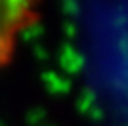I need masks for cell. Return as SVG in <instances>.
<instances>
[{
    "label": "cell",
    "instance_id": "1",
    "mask_svg": "<svg viewBox=\"0 0 128 126\" xmlns=\"http://www.w3.org/2000/svg\"><path fill=\"white\" fill-rule=\"evenodd\" d=\"M41 20V6L35 2L0 0V70L12 62L24 37Z\"/></svg>",
    "mask_w": 128,
    "mask_h": 126
}]
</instances>
